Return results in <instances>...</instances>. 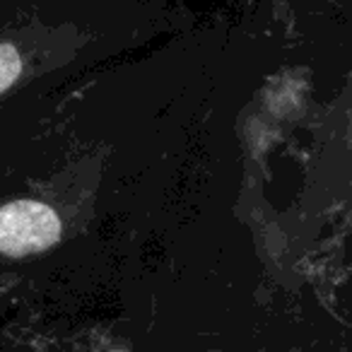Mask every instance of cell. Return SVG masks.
<instances>
[{"label":"cell","mask_w":352,"mask_h":352,"mask_svg":"<svg viewBox=\"0 0 352 352\" xmlns=\"http://www.w3.org/2000/svg\"><path fill=\"white\" fill-rule=\"evenodd\" d=\"M63 222L56 208L41 201H12L0 206V256L41 254L58 244Z\"/></svg>","instance_id":"1"},{"label":"cell","mask_w":352,"mask_h":352,"mask_svg":"<svg viewBox=\"0 0 352 352\" xmlns=\"http://www.w3.org/2000/svg\"><path fill=\"white\" fill-rule=\"evenodd\" d=\"M22 73V56L12 44L0 41V94L6 92Z\"/></svg>","instance_id":"2"}]
</instances>
